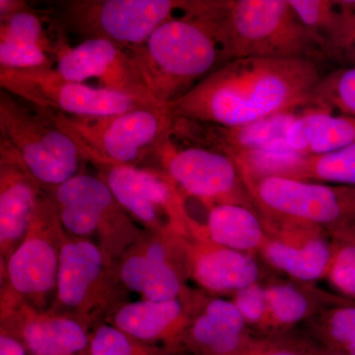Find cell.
<instances>
[{
	"label": "cell",
	"mask_w": 355,
	"mask_h": 355,
	"mask_svg": "<svg viewBox=\"0 0 355 355\" xmlns=\"http://www.w3.org/2000/svg\"><path fill=\"white\" fill-rule=\"evenodd\" d=\"M321 77L317 62L309 60L239 58L220 65L168 108L174 118L245 125L312 107Z\"/></svg>",
	"instance_id": "6da1fadb"
},
{
	"label": "cell",
	"mask_w": 355,
	"mask_h": 355,
	"mask_svg": "<svg viewBox=\"0 0 355 355\" xmlns=\"http://www.w3.org/2000/svg\"><path fill=\"white\" fill-rule=\"evenodd\" d=\"M183 14L200 20L216 39L219 64L248 58L327 57L289 0H186Z\"/></svg>",
	"instance_id": "7a4b0ae2"
},
{
	"label": "cell",
	"mask_w": 355,
	"mask_h": 355,
	"mask_svg": "<svg viewBox=\"0 0 355 355\" xmlns=\"http://www.w3.org/2000/svg\"><path fill=\"white\" fill-rule=\"evenodd\" d=\"M127 50L160 106H168L183 96L182 91L202 80L220 58L207 26L187 14L159 26L144 44Z\"/></svg>",
	"instance_id": "3957f363"
},
{
	"label": "cell",
	"mask_w": 355,
	"mask_h": 355,
	"mask_svg": "<svg viewBox=\"0 0 355 355\" xmlns=\"http://www.w3.org/2000/svg\"><path fill=\"white\" fill-rule=\"evenodd\" d=\"M46 112L74 142L81 157L94 166H139L172 139L175 121L168 106H142L103 116Z\"/></svg>",
	"instance_id": "277c9868"
},
{
	"label": "cell",
	"mask_w": 355,
	"mask_h": 355,
	"mask_svg": "<svg viewBox=\"0 0 355 355\" xmlns=\"http://www.w3.org/2000/svg\"><path fill=\"white\" fill-rule=\"evenodd\" d=\"M118 261L95 243L65 236L60 251L57 291L50 311L73 318L92 331L128 302Z\"/></svg>",
	"instance_id": "5b68a950"
},
{
	"label": "cell",
	"mask_w": 355,
	"mask_h": 355,
	"mask_svg": "<svg viewBox=\"0 0 355 355\" xmlns=\"http://www.w3.org/2000/svg\"><path fill=\"white\" fill-rule=\"evenodd\" d=\"M0 146L10 151L46 191L81 174L85 161L46 111L2 89Z\"/></svg>",
	"instance_id": "8992f818"
},
{
	"label": "cell",
	"mask_w": 355,
	"mask_h": 355,
	"mask_svg": "<svg viewBox=\"0 0 355 355\" xmlns=\"http://www.w3.org/2000/svg\"><path fill=\"white\" fill-rule=\"evenodd\" d=\"M46 191L65 232L95 243L114 260L118 261L141 232L98 176L81 173Z\"/></svg>",
	"instance_id": "52a82bcc"
},
{
	"label": "cell",
	"mask_w": 355,
	"mask_h": 355,
	"mask_svg": "<svg viewBox=\"0 0 355 355\" xmlns=\"http://www.w3.org/2000/svg\"><path fill=\"white\" fill-rule=\"evenodd\" d=\"M98 177L133 220L144 230L200 237L202 225L191 218L184 195L157 168L95 166Z\"/></svg>",
	"instance_id": "ba28073f"
},
{
	"label": "cell",
	"mask_w": 355,
	"mask_h": 355,
	"mask_svg": "<svg viewBox=\"0 0 355 355\" xmlns=\"http://www.w3.org/2000/svg\"><path fill=\"white\" fill-rule=\"evenodd\" d=\"M65 236L55 205L46 191L40 198L24 239L1 265V288L36 309H50L57 291Z\"/></svg>",
	"instance_id": "9c48e42d"
},
{
	"label": "cell",
	"mask_w": 355,
	"mask_h": 355,
	"mask_svg": "<svg viewBox=\"0 0 355 355\" xmlns=\"http://www.w3.org/2000/svg\"><path fill=\"white\" fill-rule=\"evenodd\" d=\"M259 216L331 231L355 217V187L287 178L241 177Z\"/></svg>",
	"instance_id": "30bf717a"
},
{
	"label": "cell",
	"mask_w": 355,
	"mask_h": 355,
	"mask_svg": "<svg viewBox=\"0 0 355 355\" xmlns=\"http://www.w3.org/2000/svg\"><path fill=\"white\" fill-rule=\"evenodd\" d=\"M186 0H70L58 21L85 40H106L125 49L144 44L181 11Z\"/></svg>",
	"instance_id": "8fae6325"
},
{
	"label": "cell",
	"mask_w": 355,
	"mask_h": 355,
	"mask_svg": "<svg viewBox=\"0 0 355 355\" xmlns=\"http://www.w3.org/2000/svg\"><path fill=\"white\" fill-rule=\"evenodd\" d=\"M0 86L32 106L69 116H111L142 106H156L108 89L69 80L55 67L0 69Z\"/></svg>",
	"instance_id": "7c38bea8"
},
{
	"label": "cell",
	"mask_w": 355,
	"mask_h": 355,
	"mask_svg": "<svg viewBox=\"0 0 355 355\" xmlns=\"http://www.w3.org/2000/svg\"><path fill=\"white\" fill-rule=\"evenodd\" d=\"M153 158L184 197L197 198L207 209L239 205L256 210L237 166L227 155L200 146H179L169 139Z\"/></svg>",
	"instance_id": "4fadbf2b"
},
{
	"label": "cell",
	"mask_w": 355,
	"mask_h": 355,
	"mask_svg": "<svg viewBox=\"0 0 355 355\" xmlns=\"http://www.w3.org/2000/svg\"><path fill=\"white\" fill-rule=\"evenodd\" d=\"M183 236L142 229L118 260L123 286L147 300H168L188 295L191 289L184 259Z\"/></svg>",
	"instance_id": "5bb4252c"
},
{
	"label": "cell",
	"mask_w": 355,
	"mask_h": 355,
	"mask_svg": "<svg viewBox=\"0 0 355 355\" xmlns=\"http://www.w3.org/2000/svg\"><path fill=\"white\" fill-rule=\"evenodd\" d=\"M55 70L69 80L84 83L97 79L100 88L156 105L127 49L106 40H85L76 46L58 43Z\"/></svg>",
	"instance_id": "9a60e30c"
},
{
	"label": "cell",
	"mask_w": 355,
	"mask_h": 355,
	"mask_svg": "<svg viewBox=\"0 0 355 355\" xmlns=\"http://www.w3.org/2000/svg\"><path fill=\"white\" fill-rule=\"evenodd\" d=\"M266 231L261 260L289 279L315 284L324 279L331 258L328 231L318 226L261 216Z\"/></svg>",
	"instance_id": "2e32d148"
},
{
	"label": "cell",
	"mask_w": 355,
	"mask_h": 355,
	"mask_svg": "<svg viewBox=\"0 0 355 355\" xmlns=\"http://www.w3.org/2000/svg\"><path fill=\"white\" fill-rule=\"evenodd\" d=\"M1 324L24 343L31 355H83L90 350L91 331L73 318L32 307L1 288Z\"/></svg>",
	"instance_id": "e0dca14e"
},
{
	"label": "cell",
	"mask_w": 355,
	"mask_h": 355,
	"mask_svg": "<svg viewBox=\"0 0 355 355\" xmlns=\"http://www.w3.org/2000/svg\"><path fill=\"white\" fill-rule=\"evenodd\" d=\"M253 335L230 299L193 291L181 354L239 355Z\"/></svg>",
	"instance_id": "ac0fdd59"
},
{
	"label": "cell",
	"mask_w": 355,
	"mask_h": 355,
	"mask_svg": "<svg viewBox=\"0 0 355 355\" xmlns=\"http://www.w3.org/2000/svg\"><path fill=\"white\" fill-rule=\"evenodd\" d=\"M189 279L211 295L231 296L261 280L258 256L242 253L207 238L182 237Z\"/></svg>",
	"instance_id": "d6986e66"
},
{
	"label": "cell",
	"mask_w": 355,
	"mask_h": 355,
	"mask_svg": "<svg viewBox=\"0 0 355 355\" xmlns=\"http://www.w3.org/2000/svg\"><path fill=\"white\" fill-rule=\"evenodd\" d=\"M303 110H292L233 127L175 118L172 139L231 156L286 139L287 130Z\"/></svg>",
	"instance_id": "ffe728a7"
},
{
	"label": "cell",
	"mask_w": 355,
	"mask_h": 355,
	"mask_svg": "<svg viewBox=\"0 0 355 355\" xmlns=\"http://www.w3.org/2000/svg\"><path fill=\"white\" fill-rule=\"evenodd\" d=\"M43 188L10 151L0 146V261L4 265L23 241Z\"/></svg>",
	"instance_id": "44dd1931"
},
{
	"label": "cell",
	"mask_w": 355,
	"mask_h": 355,
	"mask_svg": "<svg viewBox=\"0 0 355 355\" xmlns=\"http://www.w3.org/2000/svg\"><path fill=\"white\" fill-rule=\"evenodd\" d=\"M193 291L182 298L141 300L121 305L107 323L137 340L181 354V343L190 314Z\"/></svg>",
	"instance_id": "7402d4cb"
},
{
	"label": "cell",
	"mask_w": 355,
	"mask_h": 355,
	"mask_svg": "<svg viewBox=\"0 0 355 355\" xmlns=\"http://www.w3.org/2000/svg\"><path fill=\"white\" fill-rule=\"evenodd\" d=\"M58 44H51L43 21L29 7L0 20V69L53 67Z\"/></svg>",
	"instance_id": "603a6c76"
},
{
	"label": "cell",
	"mask_w": 355,
	"mask_h": 355,
	"mask_svg": "<svg viewBox=\"0 0 355 355\" xmlns=\"http://www.w3.org/2000/svg\"><path fill=\"white\" fill-rule=\"evenodd\" d=\"M286 144L305 156L333 153L355 142V118L309 107L287 130Z\"/></svg>",
	"instance_id": "cb8c5ba5"
},
{
	"label": "cell",
	"mask_w": 355,
	"mask_h": 355,
	"mask_svg": "<svg viewBox=\"0 0 355 355\" xmlns=\"http://www.w3.org/2000/svg\"><path fill=\"white\" fill-rule=\"evenodd\" d=\"M270 336L287 335L333 303L334 293L294 280L265 282Z\"/></svg>",
	"instance_id": "d4e9b609"
},
{
	"label": "cell",
	"mask_w": 355,
	"mask_h": 355,
	"mask_svg": "<svg viewBox=\"0 0 355 355\" xmlns=\"http://www.w3.org/2000/svg\"><path fill=\"white\" fill-rule=\"evenodd\" d=\"M203 238L221 246L259 256L266 240L257 210L239 205H220L209 210Z\"/></svg>",
	"instance_id": "484cf974"
},
{
	"label": "cell",
	"mask_w": 355,
	"mask_h": 355,
	"mask_svg": "<svg viewBox=\"0 0 355 355\" xmlns=\"http://www.w3.org/2000/svg\"><path fill=\"white\" fill-rule=\"evenodd\" d=\"M305 334L324 349L355 355V303L334 293L333 303L303 324Z\"/></svg>",
	"instance_id": "4316f807"
},
{
	"label": "cell",
	"mask_w": 355,
	"mask_h": 355,
	"mask_svg": "<svg viewBox=\"0 0 355 355\" xmlns=\"http://www.w3.org/2000/svg\"><path fill=\"white\" fill-rule=\"evenodd\" d=\"M228 157L234 161L241 177L261 179L288 178L305 155L294 151L286 140L282 139L270 146L235 153Z\"/></svg>",
	"instance_id": "83f0119b"
},
{
	"label": "cell",
	"mask_w": 355,
	"mask_h": 355,
	"mask_svg": "<svg viewBox=\"0 0 355 355\" xmlns=\"http://www.w3.org/2000/svg\"><path fill=\"white\" fill-rule=\"evenodd\" d=\"M287 179L355 187V142L333 153L305 156Z\"/></svg>",
	"instance_id": "f1b7e54d"
},
{
	"label": "cell",
	"mask_w": 355,
	"mask_h": 355,
	"mask_svg": "<svg viewBox=\"0 0 355 355\" xmlns=\"http://www.w3.org/2000/svg\"><path fill=\"white\" fill-rule=\"evenodd\" d=\"M328 233L331 258L324 279L336 294L355 301V230L347 222Z\"/></svg>",
	"instance_id": "f546056e"
},
{
	"label": "cell",
	"mask_w": 355,
	"mask_h": 355,
	"mask_svg": "<svg viewBox=\"0 0 355 355\" xmlns=\"http://www.w3.org/2000/svg\"><path fill=\"white\" fill-rule=\"evenodd\" d=\"M91 355H174L160 347L128 336L108 323L91 331Z\"/></svg>",
	"instance_id": "4dcf8cb0"
},
{
	"label": "cell",
	"mask_w": 355,
	"mask_h": 355,
	"mask_svg": "<svg viewBox=\"0 0 355 355\" xmlns=\"http://www.w3.org/2000/svg\"><path fill=\"white\" fill-rule=\"evenodd\" d=\"M300 22L320 42L327 57V46L340 27V11L335 0H289Z\"/></svg>",
	"instance_id": "1f68e13d"
},
{
	"label": "cell",
	"mask_w": 355,
	"mask_h": 355,
	"mask_svg": "<svg viewBox=\"0 0 355 355\" xmlns=\"http://www.w3.org/2000/svg\"><path fill=\"white\" fill-rule=\"evenodd\" d=\"M245 323L254 335L270 336V315L265 282H254L230 296Z\"/></svg>",
	"instance_id": "d6a6232c"
},
{
	"label": "cell",
	"mask_w": 355,
	"mask_h": 355,
	"mask_svg": "<svg viewBox=\"0 0 355 355\" xmlns=\"http://www.w3.org/2000/svg\"><path fill=\"white\" fill-rule=\"evenodd\" d=\"M239 355H310L304 335L251 336Z\"/></svg>",
	"instance_id": "836d02e7"
},
{
	"label": "cell",
	"mask_w": 355,
	"mask_h": 355,
	"mask_svg": "<svg viewBox=\"0 0 355 355\" xmlns=\"http://www.w3.org/2000/svg\"><path fill=\"white\" fill-rule=\"evenodd\" d=\"M355 43V15L342 18L340 27L331 36L327 46V55H336Z\"/></svg>",
	"instance_id": "e575fe53"
},
{
	"label": "cell",
	"mask_w": 355,
	"mask_h": 355,
	"mask_svg": "<svg viewBox=\"0 0 355 355\" xmlns=\"http://www.w3.org/2000/svg\"><path fill=\"white\" fill-rule=\"evenodd\" d=\"M27 354L28 350L20 338L4 329L0 330V355Z\"/></svg>",
	"instance_id": "d590c367"
},
{
	"label": "cell",
	"mask_w": 355,
	"mask_h": 355,
	"mask_svg": "<svg viewBox=\"0 0 355 355\" xmlns=\"http://www.w3.org/2000/svg\"><path fill=\"white\" fill-rule=\"evenodd\" d=\"M28 7L27 2L22 0H0V20L6 19Z\"/></svg>",
	"instance_id": "8d00e7d4"
},
{
	"label": "cell",
	"mask_w": 355,
	"mask_h": 355,
	"mask_svg": "<svg viewBox=\"0 0 355 355\" xmlns=\"http://www.w3.org/2000/svg\"><path fill=\"white\" fill-rule=\"evenodd\" d=\"M303 335H304V334H303ZM304 336L306 343H307L308 352H309L310 355H343L338 354V352H331L330 349H324V347H321V345H318V343L313 342L307 336Z\"/></svg>",
	"instance_id": "74e56055"
},
{
	"label": "cell",
	"mask_w": 355,
	"mask_h": 355,
	"mask_svg": "<svg viewBox=\"0 0 355 355\" xmlns=\"http://www.w3.org/2000/svg\"><path fill=\"white\" fill-rule=\"evenodd\" d=\"M340 55H343V58H345L347 62L355 65V43L349 46V48L345 49V50H343L342 53H340Z\"/></svg>",
	"instance_id": "f35d334b"
},
{
	"label": "cell",
	"mask_w": 355,
	"mask_h": 355,
	"mask_svg": "<svg viewBox=\"0 0 355 355\" xmlns=\"http://www.w3.org/2000/svg\"><path fill=\"white\" fill-rule=\"evenodd\" d=\"M349 223L350 225H352V227L355 230V217L352 219V220L349 221Z\"/></svg>",
	"instance_id": "ab89813d"
},
{
	"label": "cell",
	"mask_w": 355,
	"mask_h": 355,
	"mask_svg": "<svg viewBox=\"0 0 355 355\" xmlns=\"http://www.w3.org/2000/svg\"><path fill=\"white\" fill-rule=\"evenodd\" d=\"M354 302L355 303V301H354Z\"/></svg>",
	"instance_id": "60d3db41"
}]
</instances>
